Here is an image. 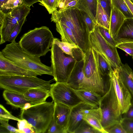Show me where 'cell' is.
<instances>
[{"mask_svg": "<svg viewBox=\"0 0 133 133\" xmlns=\"http://www.w3.org/2000/svg\"><path fill=\"white\" fill-rule=\"evenodd\" d=\"M51 19L64 23L71 29L78 47L85 54L91 49L90 33L77 7L60 8L52 14Z\"/></svg>", "mask_w": 133, "mask_h": 133, "instance_id": "6da1fadb", "label": "cell"}, {"mask_svg": "<svg viewBox=\"0 0 133 133\" xmlns=\"http://www.w3.org/2000/svg\"><path fill=\"white\" fill-rule=\"evenodd\" d=\"M1 52L5 58L19 66L34 72L38 75L53 76L51 66H48L41 61L40 57L31 55L24 51L19 43L15 41L7 44Z\"/></svg>", "mask_w": 133, "mask_h": 133, "instance_id": "7a4b0ae2", "label": "cell"}, {"mask_svg": "<svg viewBox=\"0 0 133 133\" xmlns=\"http://www.w3.org/2000/svg\"><path fill=\"white\" fill-rule=\"evenodd\" d=\"M54 37L49 28L43 26L35 28L24 34L19 43L29 54L40 57L45 56L51 47Z\"/></svg>", "mask_w": 133, "mask_h": 133, "instance_id": "3957f363", "label": "cell"}, {"mask_svg": "<svg viewBox=\"0 0 133 133\" xmlns=\"http://www.w3.org/2000/svg\"><path fill=\"white\" fill-rule=\"evenodd\" d=\"M84 72L85 79L80 89L95 92L102 96L108 90L109 81H106L101 74L96 52L92 48L85 54Z\"/></svg>", "mask_w": 133, "mask_h": 133, "instance_id": "277c9868", "label": "cell"}, {"mask_svg": "<svg viewBox=\"0 0 133 133\" xmlns=\"http://www.w3.org/2000/svg\"><path fill=\"white\" fill-rule=\"evenodd\" d=\"M55 103L52 101L32 105L21 110V119H25L33 127L35 133H46L53 118Z\"/></svg>", "mask_w": 133, "mask_h": 133, "instance_id": "5b68a950", "label": "cell"}, {"mask_svg": "<svg viewBox=\"0 0 133 133\" xmlns=\"http://www.w3.org/2000/svg\"><path fill=\"white\" fill-rule=\"evenodd\" d=\"M99 107L102 116V124L106 131L120 123L123 117L119 103L112 82L110 78L108 90L102 96Z\"/></svg>", "mask_w": 133, "mask_h": 133, "instance_id": "8992f818", "label": "cell"}, {"mask_svg": "<svg viewBox=\"0 0 133 133\" xmlns=\"http://www.w3.org/2000/svg\"><path fill=\"white\" fill-rule=\"evenodd\" d=\"M52 84L34 76H0L1 88L23 94L28 90L39 88L50 90Z\"/></svg>", "mask_w": 133, "mask_h": 133, "instance_id": "52a82bcc", "label": "cell"}, {"mask_svg": "<svg viewBox=\"0 0 133 133\" xmlns=\"http://www.w3.org/2000/svg\"><path fill=\"white\" fill-rule=\"evenodd\" d=\"M50 49L54 79L57 82L67 83L77 62L53 42Z\"/></svg>", "mask_w": 133, "mask_h": 133, "instance_id": "ba28073f", "label": "cell"}, {"mask_svg": "<svg viewBox=\"0 0 133 133\" xmlns=\"http://www.w3.org/2000/svg\"><path fill=\"white\" fill-rule=\"evenodd\" d=\"M90 40L91 48L103 55L113 69L122 64L117 47L111 45L104 39L96 26L94 31L90 34Z\"/></svg>", "mask_w": 133, "mask_h": 133, "instance_id": "9c48e42d", "label": "cell"}, {"mask_svg": "<svg viewBox=\"0 0 133 133\" xmlns=\"http://www.w3.org/2000/svg\"><path fill=\"white\" fill-rule=\"evenodd\" d=\"M30 7L23 3L5 14L3 24L0 26V44L7 41L13 29L17 23L29 14Z\"/></svg>", "mask_w": 133, "mask_h": 133, "instance_id": "30bf717a", "label": "cell"}, {"mask_svg": "<svg viewBox=\"0 0 133 133\" xmlns=\"http://www.w3.org/2000/svg\"><path fill=\"white\" fill-rule=\"evenodd\" d=\"M50 92L54 102L63 104L71 109L83 102L67 83L56 82L52 84Z\"/></svg>", "mask_w": 133, "mask_h": 133, "instance_id": "8fae6325", "label": "cell"}, {"mask_svg": "<svg viewBox=\"0 0 133 133\" xmlns=\"http://www.w3.org/2000/svg\"><path fill=\"white\" fill-rule=\"evenodd\" d=\"M112 81L118 99L122 114L125 113L131 103V95L123 82L118 78L113 69L109 75Z\"/></svg>", "mask_w": 133, "mask_h": 133, "instance_id": "7c38bea8", "label": "cell"}, {"mask_svg": "<svg viewBox=\"0 0 133 133\" xmlns=\"http://www.w3.org/2000/svg\"><path fill=\"white\" fill-rule=\"evenodd\" d=\"M38 75L30 70L22 68L5 57L0 52V76H37Z\"/></svg>", "mask_w": 133, "mask_h": 133, "instance_id": "4fadbf2b", "label": "cell"}, {"mask_svg": "<svg viewBox=\"0 0 133 133\" xmlns=\"http://www.w3.org/2000/svg\"><path fill=\"white\" fill-rule=\"evenodd\" d=\"M95 108L93 106L82 102L71 109L68 125L67 133H74L83 120L84 114L89 110Z\"/></svg>", "mask_w": 133, "mask_h": 133, "instance_id": "5bb4252c", "label": "cell"}, {"mask_svg": "<svg viewBox=\"0 0 133 133\" xmlns=\"http://www.w3.org/2000/svg\"><path fill=\"white\" fill-rule=\"evenodd\" d=\"M54 113L56 122L64 133H67V129L71 109L66 105L59 103H55Z\"/></svg>", "mask_w": 133, "mask_h": 133, "instance_id": "9a60e30c", "label": "cell"}, {"mask_svg": "<svg viewBox=\"0 0 133 133\" xmlns=\"http://www.w3.org/2000/svg\"><path fill=\"white\" fill-rule=\"evenodd\" d=\"M84 59L76 62L67 82L74 89H80L85 81V78L84 72Z\"/></svg>", "mask_w": 133, "mask_h": 133, "instance_id": "2e32d148", "label": "cell"}, {"mask_svg": "<svg viewBox=\"0 0 133 133\" xmlns=\"http://www.w3.org/2000/svg\"><path fill=\"white\" fill-rule=\"evenodd\" d=\"M118 78L123 82L130 92L133 100V71L127 63L122 64L114 69Z\"/></svg>", "mask_w": 133, "mask_h": 133, "instance_id": "e0dca14e", "label": "cell"}, {"mask_svg": "<svg viewBox=\"0 0 133 133\" xmlns=\"http://www.w3.org/2000/svg\"><path fill=\"white\" fill-rule=\"evenodd\" d=\"M126 18L123 14L112 4L109 31L115 41L118 32Z\"/></svg>", "mask_w": 133, "mask_h": 133, "instance_id": "ac0fdd59", "label": "cell"}, {"mask_svg": "<svg viewBox=\"0 0 133 133\" xmlns=\"http://www.w3.org/2000/svg\"><path fill=\"white\" fill-rule=\"evenodd\" d=\"M23 95L26 100L31 105L45 102L46 99L50 96V90L39 88L30 89Z\"/></svg>", "mask_w": 133, "mask_h": 133, "instance_id": "d6986e66", "label": "cell"}, {"mask_svg": "<svg viewBox=\"0 0 133 133\" xmlns=\"http://www.w3.org/2000/svg\"><path fill=\"white\" fill-rule=\"evenodd\" d=\"M116 41L117 44L133 42V18H126L118 32Z\"/></svg>", "mask_w": 133, "mask_h": 133, "instance_id": "ffe728a7", "label": "cell"}, {"mask_svg": "<svg viewBox=\"0 0 133 133\" xmlns=\"http://www.w3.org/2000/svg\"><path fill=\"white\" fill-rule=\"evenodd\" d=\"M83 119L101 133H107L102 124V116L99 107L89 110L84 114Z\"/></svg>", "mask_w": 133, "mask_h": 133, "instance_id": "44dd1931", "label": "cell"}, {"mask_svg": "<svg viewBox=\"0 0 133 133\" xmlns=\"http://www.w3.org/2000/svg\"><path fill=\"white\" fill-rule=\"evenodd\" d=\"M74 90L83 102L92 105L95 108L99 107L102 97L101 95L85 89H74Z\"/></svg>", "mask_w": 133, "mask_h": 133, "instance_id": "7402d4cb", "label": "cell"}, {"mask_svg": "<svg viewBox=\"0 0 133 133\" xmlns=\"http://www.w3.org/2000/svg\"><path fill=\"white\" fill-rule=\"evenodd\" d=\"M3 95L6 103L15 108L21 109L25 103H29L23 94L16 92L5 90Z\"/></svg>", "mask_w": 133, "mask_h": 133, "instance_id": "603a6c76", "label": "cell"}, {"mask_svg": "<svg viewBox=\"0 0 133 133\" xmlns=\"http://www.w3.org/2000/svg\"><path fill=\"white\" fill-rule=\"evenodd\" d=\"M98 0H79L76 7L86 13L97 25Z\"/></svg>", "mask_w": 133, "mask_h": 133, "instance_id": "cb8c5ba5", "label": "cell"}, {"mask_svg": "<svg viewBox=\"0 0 133 133\" xmlns=\"http://www.w3.org/2000/svg\"><path fill=\"white\" fill-rule=\"evenodd\" d=\"M55 23L56 30L61 35V41L74 44L78 46L71 29L64 23L59 22H56Z\"/></svg>", "mask_w": 133, "mask_h": 133, "instance_id": "d4e9b609", "label": "cell"}, {"mask_svg": "<svg viewBox=\"0 0 133 133\" xmlns=\"http://www.w3.org/2000/svg\"><path fill=\"white\" fill-rule=\"evenodd\" d=\"M110 21V18L98 2L96 15L97 25L103 26L109 30Z\"/></svg>", "mask_w": 133, "mask_h": 133, "instance_id": "484cf974", "label": "cell"}, {"mask_svg": "<svg viewBox=\"0 0 133 133\" xmlns=\"http://www.w3.org/2000/svg\"><path fill=\"white\" fill-rule=\"evenodd\" d=\"M96 52L98 66L101 74L103 76H109L112 67L103 55Z\"/></svg>", "mask_w": 133, "mask_h": 133, "instance_id": "4316f807", "label": "cell"}, {"mask_svg": "<svg viewBox=\"0 0 133 133\" xmlns=\"http://www.w3.org/2000/svg\"><path fill=\"white\" fill-rule=\"evenodd\" d=\"M112 4L116 7L126 18H133V15L124 0H111Z\"/></svg>", "mask_w": 133, "mask_h": 133, "instance_id": "83f0119b", "label": "cell"}, {"mask_svg": "<svg viewBox=\"0 0 133 133\" xmlns=\"http://www.w3.org/2000/svg\"><path fill=\"white\" fill-rule=\"evenodd\" d=\"M53 42L57 44L64 53L73 58V49L79 48L75 44L61 41L59 39L56 38H54Z\"/></svg>", "mask_w": 133, "mask_h": 133, "instance_id": "f1b7e54d", "label": "cell"}, {"mask_svg": "<svg viewBox=\"0 0 133 133\" xmlns=\"http://www.w3.org/2000/svg\"><path fill=\"white\" fill-rule=\"evenodd\" d=\"M101 133L83 119L74 133Z\"/></svg>", "mask_w": 133, "mask_h": 133, "instance_id": "f546056e", "label": "cell"}, {"mask_svg": "<svg viewBox=\"0 0 133 133\" xmlns=\"http://www.w3.org/2000/svg\"><path fill=\"white\" fill-rule=\"evenodd\" d=\"M96 26L99 32L104 39L111 45L116 47L117 44L110 34L109 30L100 26L97 25Z\"/></svg>", "mask_w": 133, "mask_h": 133, "instance_id": "4dcf8cb0", "label": "cell"}, {"mask_svg": "<svg viewBox=\"0 0 133 133\" xmlns=\"http://www.w3.org/2000/svg\"><path fill=\"white\" fill-rule=\"evenodd\" d=\"M79 11L81 18L86 24L89 32L90 34L93 32L96 24L86 13L81 10H79Z\"/></svg>", "mask_w": 133, "mask_h": 133, "instance_id": "1f68e13d", "label": "cell"}, {"mask_svg": "<svg viewBox=\"0 0 133 133\" xmlns=\"http://www.w3.org/2000/svg\"><path fill=\"white\" fill-rule=\"evenodd\" d=\"M39 2L45 7L49 14L57 10L58 7L57 0H39Z\"/></svg>", "mask_w": 133, "mask_h": 133, "instance_id": "d6a6232c", "label": "cell"}, {"mask_svg": "<svg viewBox=\"0 0 133 133\" xmlns=\"http://www.w3.org/2000/svg\"><path fill=\"white\" fill-rule=\"evenodd\" d=\"M26 17L20 21L15 26L9 37L8 42H12L15 41L16 38L20 32L22 26L26 21Z\"/></svg>", "mask_w": 133, "mask_h": 133, "instance_id": "836d02e7", "label": "cell"}, {"mask_svg": "<svg viewBox=\"0 0 133 133\" xmlns=\"http://www.w3.org/2000/svg\"><path fill=\"white\" fill-rule=\"evenodd\" d=\"M23 3L21 0H8L0 9V10L4 13L6 11L7 13Z\"/></svg>", "mask_w": 133, "mask_h": 133, "instance_id": "e575fe53", "label": "cell"}, {"mask_svg": "<svg viewBox=\"0 0 133 133\" xmlns=\"http://www.w3.org/2000/svg\"><path fill=\"white\" fill-rule=\"evenodd\" d=\"M120 123L126 133H133V119L123 118Z\"/></svg>", "mask_w": 133, "mask_h": 133, "instance_id": "d590c367", "label": "cell"}, {"mask_svg": "<svg viewBox=\"0 0 133 133\" xmlns=\"http://www.w3.org/2000/svg\"><path fill=\"white\" fill-rule=\"evenodd\" d=\"M116 47L124 51L133 58V42L120 43L117 44Z\"/></svg>", "mask_w": 133, "mask_h": 133, "instance_id": "8d00e7d4", "label": "cell"}, {"mask_svg": "<svg viewBox=\"0 0 133 133\" xmlns=\"http://www.w3.org/2000/svg\"><path fill=\"white\" fill-rule=\"evenodd\" d=\"M104 11L110 18L112 7L111 0H98Z\"/></svg>", "mask_w": 133, "mask_h": 133, "instance_id": "74e56055", "label": "cell"}, {"mask_svg": "<svg viewBox=\"0 0 133 133\" xmlns=\"http://www.w3.org/2000/svg\"><path fill=\"white\" fill-rule=\"evenodd\" d=\"M0 117L18 121L20 119L12 115L2 104L0 105Z\"/></svg>", "mask_w": 133, "mask_h": 133, "instance_id": "f35d334b", "label": "cell"}, {"mask_svg": "<svg viewBox=\"0 0 133 133\" xmlns=\"http://www.w3.org/2000/svg\"><path fill=\"white\" fill-rule=\"evenodd\" d=\"M10 119L0 117V123L2 126L5 128L10 133H19L18 129L10 125L8 123Z\"/></svg>", "mask_w": 133, "mask_h": 133, "instance_id": "ab89813d", "label": "cell"}, {"mask_svg": "<svg viewBox=\"0 0 133 133\" xmlns=\"http://www.w3.org/2000/svg\"><path fill=\"white\" fill-rule=\"evenodd\" d=\"M46 133H64L57 125L54 117Z\"/></svg>", "mask_w": 133, "mask_h": 133, "instance_id": "60d3db41", "label": "cell"}, {"mask_svg": "<svg viewBox=\"0 0 133 133\" xmlns=\"http://www.w3.org/2000/svg\"><path fill=\"white\" fill-rule=\"evenodd\" d=\"M72 53L74 58L77 62L82 60L85 58V54L79 48L73 49Z\"/></svg>", "mask_w": 133, "mask_h": 133, "instance_id": "b9f144b4", "label": "cell"}, {"mask_svg": "<svg viewBox=\"0 0 133 133\" xmlns=\"http://www.w3.org/2000/svg\"><path fill=\"white\" fill-rule=\"evenodd\" d=\"M106 131L109 133H126L120 123L114 125Z\"/></svg>", "mask_w": 133, "mask_h": 133, "instance_id": "7bdbcfd3", "label": "cell"}, {"mask_svg": "<svg viewBox=\"0 0 133 133\" xmlns=\"http://www.w3.org/2000/svg\"><path fill=\"white\" fill-rule=\"evenodd\" d=\"M17 125L18 129L19 130H21L26 128H33L32 126L25 119H20L18 121Z\"/></svg>", "mask_w": 133, "mask_h": 133, "instance_id": "ee69618b", "label": "cell"}, {"mask_svg": "<svg viewBox=\"0 0 133 133\" xmlns=\"http://www.w3.org/2000/svg\"><path fill=\"white\" fill-rule=\"evenodd\" d=\"M123 118L133 119V103L130 105L127 111L124 114Z\"/></svg>", "mask_w": 133, "mask_h": 133, "instance_id": "f6af8a7d", "label": "cell"}, {"mask_svg": "<svg viewBox=\"0 0 133 133\" xmlns=\"http://www.w3.org/2000/svg\"><path fill=\"white\" fill-rule=\"evenodd\" d=\"M23 3L29 7L34 3L39 2V0H21Z\"/></svg>", "mask_w": 133, "mask_h": 133, "instance_id": "bcb514c9", "label": "cell"}, {"mask_svg": "<svg viewBox=\"0 0 133 133\" xmlns=\"http://www.w3.org/2000/svg\"><path fill=\"white\" fill-rule=\"evenodd\" d=\"M79 0H74L69 3L64 7L61 8H69L76 7Z\"/></svg>", "mask_w": 133, "mask_h": 133, "instance_id": "7dc6e473", "label": "cell"}, {"mask_svg": "<svg viewBox=\"0 0 133 133\" xmlns=\"http://www.w3.org/2000/svg\"><path fill=\"white\" fill-rule=\"evenodd\" d=\"M18 131L19 133H35L34 128H26L21 130L18 129Z\"/></svg>", "mask_w": 133, "mask_h": 133, "instance_id": "c3c4849f", "label": "cell"}, {"mask_svg": "<svg viewBox=\"0 0 133 133\" xmlns=\"http://www.w3.org/2000/svg\"><path fill=\"white\" fill-rule=\"evenodd\" d=\"M133 15V3L130 0H124Z\"/></svg>", "mask_w": 133, "mask_h": 133, "instance_id": "681fc988", "label": "cell"}, {"mask_svg": "<svg viewBox=\"0 0 133 133\" xmlns=\"http://www.w3.org/2000/svg\"><path fill=\"white\" fill-rule=\"evenodd\" d=\"M74 0H64L62 2L59 6L58 7L60 8L65 6L69 2Z\"/></svg>", "mask_w": 133, "mask_h": 133, "instance_id": "f907efd6", "label": "cell"}, {"mask_svg": "<svg viewBox=\"0 0 133 133\" xmlns=\"http://www.w3.org/2000/svg\"><path fill=\"white\" fill-rule=\"evenodd\" d=\"M0 133H10V132L4 127L0 125Z\"/></svg>", "mask_w": 133, "mask_h": 133, "instance_id": "816d5d0a", "label": "cell"}, {"mask_svg": "<svg viewBox=\"0 0 133 133\" xmlns=\"http://www.w3.org/2000/svg\"><path fill=\"white\" fill-rule=\"evenodd\" d=\"M31 105L29 103H27L25 104L24 106L21 109V110H26L30 108L31 106Z\"/></svg>", "mask_w": 133, "mask_h": 133, "instance_id": "f5cc1de1", "label": "cell"}, {"mask_svg": "<svg viewBox=\"0 0 133 133\" xmlns=\"http://www.w3.org/2000/svg\"><path fill=\"white\" fill-rule=\"evenodd\" d=\"M8 0H0V9Z\"/></svg>", "mask_w": 133, "mask_h": 133, "instance_id": "db71d44e", "label": "cell"}, {"mask_svg": "<svg viewBox=\"0 0 133 133\" xmlns=\"http://www.w3.org/2000/svg\"><path fill=\"white\" fill-rule=\"evenodd\" d=\"M63 0H57L58 6L62 2Z\"/></svg>", "mask_w": 133, "mask_h": 133, "instance_id": "11a10c76", "label": "cell"}, {"mask_svg": "<svg viewBox=\"0 0 133 133\" xmlns=\"http://www.w3.org/2000/svg\"><path fill=\"white\" fill-rule=\"evenodd\" d=\"M133 3V0H130Z\"/></svg>", "mask_w": 133, "mask_h": 133, "instance_id": "9f6ffc18", "label": "cell"}]
</instances>
